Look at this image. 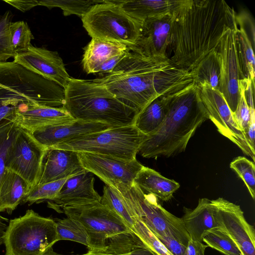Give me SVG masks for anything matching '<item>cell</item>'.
Returning <instances> with one entry per match:
<instances>
[{"mask_svg":"<svg viewBox=\"0 0 255 255\" xmlns=\"http://www.w3.org/2000/svg\"><path fill=\"white\" fill-rule=\"evenodd\" d=\"M194 75L169 58H147L129 50L112 71L93 80L138 112L155 98L187 87Z\"/></svg>","mask_w":255,"mask_h":255,"instance_id":"7a4b0ae2","label":"cell"},{"mask_svg":"<svg viewBox=\"0 0 255 255\" xmlns=\"http://www.w3.org/2000/svg\"><path fill=\"white\" fill-rule=\"evenodd\" d=\"M237 29L228 28L223 34L217 49L221 66L219 91L232 113L235 112L240 100V82L243 79L236 49Z\"/></svg>","mask_w":255,"mask_h":255,"instance_id":"9a60e30c","label":"cell"},{"mask_svg":"<svg viewBox=\"0 0 255 255\" xmlns=\"http://www.w3.org/2000/svg\"><path fill=\"white\" fill-rule=\"evenodd\" d=\"M31 188L20 175L5 168L0 180V212H11L22 202Z\"/></svg>","mask_w":255,"mask_h":255,"instance_id":"cb8c5ba5","label":"cell"},{"mask_svg":"<svg viewBox=\"0 0 255 255\" xmlns=\"http://www.w3.org/2000/svg\"><path fill=\"white\" fill-rule=\"evenodd\" d=\"M9 222L8 219L0 215V245L3 243L4 235Z\"/></svg>","mask_w":255,"mask_h":255,"instance_id":"bcb514c9","label":"cell"},{"mask_svg":"<svg viewBox=\"0 0 255 255\" xmlns=\"http://www.w3.org/2000/svg\"><path fill=\"white\" fill-rule=\"evenodd\" d=\"M57 242L55 221L28 210L9 221L3 243L5 255H43Z\"/></svg>","mask_w":255,"mask_h":255,"instance_id":"ba28073f","label":"cell"},{"mask_svg":"<svg viewBox=\"0 0 255 255\" xmlns=\"http://www.w3.org/2000/svg\"><path fill=\"white\" fill-rule=\"evenodd\" d=\"M113 188L122 196L133 218L141 220L156 237H172L187 247L190 237L182 219L166 210L155 196L146 194L134 183Z\"/></svg>","mask_w":255,"mask_h":255,"instance_id":"52a82bcc","label":"cell"},{"mask_svg":"<svg viewBox=\"0 0 255 255\" xmlns=\"http://www.w3.org/2000/svg\"><path fill=\"white\" fill-rule=\"evenodd\" d=\"M173 13L167 56L189 71L217 49L228 28H238L234 8L223 0H181Z\"/></svg>","mask_w":255,"mask_h":255,"instance_id":"6da1fadb","label":"cell"},{"mask_svg":"<svg viewBox=\"0 0 255 255\" xmlns=\"http://www.w3.org/2000/svg\"><path fill=\"white\" fill-rule=\"evenodd\" d=\"M183 212L181 219L190 239L194 241L202 242L208 232L218 227L214 217L211 201L207 198L200 199L194 209L184 207Z\"/></svg>","mask_w":255,"mask_h":255,"instance_id":"7402d4cb","label":"cell"},{"mask_svg":"<svg viewBox=\"0 0 255 255\" xmlns=\"http://www.w3.org/2000/svg\"><path fill=\"white\" fill-rule=\"evenodd\" d=\"M191 71L195 74L193 79L196 84L206 82L219 90L221 66L217 50L206 56Z\"/></svg>","mask_w":255,"mask_h":255,"instance_id":"83f0119b","label":"cell"},{"mask_svg":"<svg viewBox=\"0 0 255 255\" xmlns=\"http://www.w3.org/2000/svg\"><path fill=\"white\" fill-rule=\"evenodd\" d=\"M113 127L105 124L74 120L69 123L43 127L31 133L39 143L47 148L76 137Z\"/></svg>","mask_w":255,"mask_h":255,"instance_id":"ffe728a7","label":"cell"},{"mask_svg":"<svg viewBox=\"0 0 255 255\" xmlns=\"http://www.w3.org/2000/svg\"><path fill=\"white\" fill-rule=\"evenodd\" d=\"M176 92L161 96L149 103L137 113L133 126L146 135L155 131L164 121L169 102Z\"/></svg>","mask_w":255,"mask_h":255,"instance_id":"d4e9b609","label":"cell"},{"mask_svg":"<svg viewBox=\"0 0 255 255\" xmlns=\"http://www.w3.org/2000/svg\"><path fill=\"white\" fill-rule=\"evenodd\" d=\"M133 183L143 192L152 194L164 201L170 200L180 187V184L176 181L168 179L145 166L138 173Z\"/></svg>","mask_w":255,"mask_h":255,"instance_id":"484cf974","label":"cell"},{"mask_svg":"<svg viewBox=\"0 0 255 255\" xmlns=\"http://www.w3.org/2000/svg\"><path fill=\"white\" fill-rule=\"evenodd\" d=\"M65 89L14 62H0V128L36 106L59 108Z\"/></svg>","mask_w":255,"mask_h":255,"instance_id":"277c9868","label":"cell"},{"mask_svg":"<svg viewBox=\"0 0 255 255\" xmlns=\"http://www.w3.org/2000/svg\"><path fill=\"white\" fill-rule=\"evenodd\" d=\"M146 137V135L133 125L113 127L76 137L52 147L130 161L136 159L139 147Z\"/></svg>","mask_w":255,"mask_h":255,"instance_id":"9c48e42d","label":"cell"},{"mask_svg":"<svg viewBox=\"0 0 255 255\" xmlns=\"http://www.w3.org/2000/svg\"><path fill=\"white\" fill-rule=\"evenodd\" d=\"M68 178L44 184H37L31 188L22 202L34 203L43 200H53Z\"/></svg>","mask_w":255,"mask_h":255,"instance_id":"d590c367","label":"cell"},{"mask_svg":"<svg viewBox=\"0 0 255 255\" xmlns=\"http://www.w3.org/2000/svg\"><path fill=\"white\" fill-rule=\"evenodd\" d=\"M104 0H39V5L48 8L59 7L63 10V14L68 16L75 14L84 16L94 5Z\"/></svg>","mask_w":255,"mask_h":255,"instance_id":"d6a6232c","label":"cell"},{"mask_svg":"<svg viewBox=\"0 0 255 255\" xmlns=\"http://www.w3.org/2000/svg\"><path fill=\"white\" fill-rule=\"evenodd\" d=\"M101 203L119 216L133 231L134 220L123 198L116 189L108 185L105 186Z\"/></svg>","mask_w":255,"mask_h":255,"instance_id":"4dcf8cb0","label":"cell"},{"mask_svg":"<svg viewBox=\"0 0 255 255\" xmlns=\"http://www.w3.org/2000/svg\"><path fill=\"white\" fill-rule=\"evenodd\" d=\"M61 212L83 224L89 237V252L130 255L145 246L119 216L101 202L65 207Z\"/></svg>","mask_w":255,"mask_h":255,"instance_id":"5b68a950","label":"cell"},{"mask_svg":"<svg viewBox=\"0 0 255 255\" xmlns=\"http://www.w3.org/2000/svg\"><path fill=\"white\" fill-rule=\"evenodd\" d=\"M12 16L11 11L7 10L0 18V62L14 58L16 53L11 45L10 35Z\"/></svg>","mask_w":255,"mask_h":255,"instance_id":"8d00e7d4","label":"cell"},{"mask_svg":"<svg viewBox=\"0 0 255 255\" xmlns=\"http://www.w3.org/2000/svg\"><path fill=\"white\" fill-rule=\"evenodd\" d=\"M19 126L12 123L0 128V180L5 170V160Z\"/></svg>","mask_w":255,"mask_h":255,"instance_id":"f35d334b","label":"cell"},{"mask_svg":"<svg viewBox=\"0 0 255 255\" xmlns=\"http://www.w3.org/2000/svg\"><path fill=\"white\" fill-rule=\"evenodd\" d=\"M84 170L77 152L49 147L43 158L37 184L68 178Z\"/></svg>","mask_w":255,"mask_h":255,"instance_id":"d6986e66","label":"cell"},{"mask_svg":"<svg viewBox=\"0 0 255 255\" xmlns=\"http://www.w3.org/2000/svg\"><path fill=\"white\" fill-rule=\"evenodd\" d=\"M207 247V245L203 244L202 242L190 239L182 255H205Z\"/></svg>","mask_w":255,"mask_h":255,"instance_id":"7bdbcfd3","label":"cell"},{"mask_svg":"<svg viewBox=\"0 0 255 255\" xmlns=\"http://www.w3.org/2000/svg\"><path fill=\"white\" fill-rule=\"evenodd\" d=\"M157 238L173 255H182L186 248L181 242L174 237L163 236Z\"/></svg>","mask_w":255,"mask_h":255,"instance_id":"b9f144b4","label":"cell"},{"mask_svg":"<svg viewBox=\"0 0 255 255\" xmlns=\"http://www.w3.org/2000/svg\"><path fill=\"white\" fill-rule=\"evenodd\" d=\"M78 155L83 167L96 175L107 185H130L144 166L136 159L128 161L102 154L80 152Z\"/></svg>","mask_w":255,"mask_h":255,"instance_id":"5bb4252c","label":"cell"},{"mask_svg":"<svg viewBox=\"0 0 255 255\" xmlns=\"http://www.w3.org/2000/svg\"><path fill=\"white\" fill-rule=\"evenodd\" d=\"M203 242L225 255H243L237 245L221 228L217 227L208 232Z\"/></svg>","mask_w":255,"mask_h":255,"instance_id":"1f68e13d","label":"cell"},{"mask_svg":"<svg viewBox=\"0 0 255 255\" xmlns=\"http://www.w3.org/2000/svg\"><path fill=\"white\" fill-rule=\"evenodd\" d=\"M75 120L63 108L36 106L19 113L15 123L32 133L40 128Z\"/></svg>","mask_w":255,"mask_h":255,"instance_id":"44dd1931","label":"cell"},{"mask_svg":"<svg viewBox=\"0 0 255 255\" xmlns=\"http://www.w3.org/2000/svg\"><path fill=\"white\" fill-rule=\"evenodd\" d=\"M211 201L218 227L233 240L243 255H255V230L240 206L221 197Z\"/></svg>","mask_w":255,"mask_h":255,"instance_id":"4fadbf2b","label":"cell"},{"mask_svg":"<svg viewBox=\"0 0 255 255\" xmlns=\"http://www.w3.org/2000/svg\"><path fill=\"white\" fill-rule=\"evenodd\" d=\"M94 174L88 170L69 177L48 206L61 212L65 207L101 202V196L94 188Z\"/></svg>","mask_w":255,"mask_h":255,"instance_id":"ac0fdd59","label":"cell"},{"mask_svg":"<svg viewBox=\"0 0 255 255\" xmlns=\"http://www.w3.org/2000/svg\"><path fill=\"white\" fill-rule=\"evenodd\" d=\"M120 0H104L94 5L82 18L92 38L123 44L129 47L139 35L142 21L128 14Z\"/></svg>","mask_w":255,"mask_h":255,"instance_id":"30bf717a","label":"cell"},{"mask_svg":"<svg viewBox=\"0 0 255 255\" xmlns=\"http://www.w3.org/2000/svg\"><path fill=\"white\" fill-rule=\"evenodd\" d=\"M82 60L83 70L87 74L98 73L99 68L111 57L129 50L124 44L92 38L84 48Z\"/></svg>","mask_w":255,"mask_h":255,"instance_id":"603a6c76","label":"cell"},{"mask_svg":"<svg viewBox=\"0 0 255 255\" xmlns=\"http://www.w3.org/2000/svg\"><path fill=\"white\" fill-rule=\"evenodd\" d=\"M236 20L238 27L245 31L255 48V26L252 16L248 11L242 10L238 14H236Z\"/></svg>","mask_w":255,"mask_h":255,"instance_id":"60d3db41","label":"cell"},{"mask_svg":"<svg viewBox=\"0 0 255 255\" xmlns=\"http://www.w3.org/2000/svg\"><path fill=\"white\" fill-rule=\"evenodd\" d=\"M3 1L24 12L39 5V0H3Z\"/></svg>","mask_w":255,"mask_h":255,"instance_id":"f6af8a7d","label":"cell"},{"mask_svg":"<svg viewBox=\"0 0 255 255\" xmlns=\"http://www.w3.org/2000/svg\"><path fill=\"white\" fill-rule=\"evenodd\" d=\"M240 100L235 112L232 114L238 126L246 135L251 120V113L250 107L246 101L243 89L240 84Z\"/></svg>","mask_w":255,"mask_h":255,"instance_id":"ab89813d","label":"cell"},{"mask_svg":"<svg viewBox=\"0 0 255 255\" xmlns=\"http://www.w3.org/2000/svg\"><path fill=\"white\" fill-rule=\"evenodd\" d=\"M127 51L124 53L113 56L107 60L99 68L98 73L103 75L110 73L124 58Z\"/></svg>","mask_w":255,"mask_h":255,"instance_id":"ee69618b","label":"cell"},{"mask_svg":"<svg viewBox=\"0 0 255 255\" xmlns=\"http://www.w3.org/2000/svg\"><path fill=\"white\" fill-rule=\"evenodd\" d=\"M208 119L194 82L173 95L162 124L146 135L138 153L144 158L169 157L184 151L197 129Z\"/></svg>","mask_w":255,"mask_h":255,"instance_id":"3957f363","label":"cell"},{"mask_svg":"<svg viewBox=\"0 0 255 255\" xmlns=\"http://www.w3.org/2000/svg\"><path fill=\"white\" fill-rule=\"evenodd\" d=\"M75 120L114 127L133 125L138 112L93 80L71 78L65 88L63 107Z\"/></svg>","mask_w":255,"mask_h":255,"instance_id":"8992f818","label":"cell"},{"mask_svg":"<svg viewBox=\"0 0 255 255\" xmlns=\"http://www.w3.org/2000/svg\"><path fill=\"white\" fill-rule=\"evenodd\" d=\"M14 61L27 69L53 81L65 88L71 77L66 70L62 58L56 51L31 44L18 50Z\"/></svg>","mask_w":255,"mask_h":255,"instance_id":"e0dca14e","label":"cell"},{"mask_svg":"<svg viewBox=\"0 0 255 255\" xmlns=\"http://www.w3.org/2000/svg\"><path fill=\"white\" fill-rule=\"evenodd\" d=\"M55 222L58 241H71L88 248L89 237L85 227L80 221L67 217L63 219H58Z\"/></svg>","mask_w":255,"mask_h":255,"instance_id":"f546056e","label":"cell"},{"mask_svg":"<svg viewBox=\"0 0 255 255\" xmlns=\"http://www.w3.org/2000/svg\"><path fill=\"white\" fill-rule=\"evenodd\" d=\"M46 149L31 132L19 126L6 154L5 168L20 175L32 188L38 184Z\"/></svg>","mask_w":255,"mask_h":255,"instance_id":"8fae6325","label":"cell"},{"mask_svg":"<svg viewBox=\"0 0 255 255\" xmlns=\"http://www.w3.org/2000/svg\"><path fill=\"white\" fill-rule=\"evenodd\" d=\"M236 49L242 79L255 81L254 48L245 31L238 27L236 31Z\"/></svg>","mask_w":255,"mask_h":255,"instance_id":"f1b7e54d","label":"cell"},{"mask_svg":"<svg viewBox=\"0 0 255 255\" xmlns=\"http://www.w3.org/2000/svg\"><path fill=\"white\" fill-rule=\"evenodd\" d=\"M173 11L151 17L142 21L139 35L130 51L152 58H167Z\"/></svg>","mask_w":255,"mask_h":255,"instance_id":"2e32d148","label":"cell"},{"mask_svg":"<svg viewBox=\"0 0 255 255\" xmlns=\"http://www.w3.org/2000/svg\"><path fill=\"white\" fill-rule=\"evenodd\" d=\"M133 232L154 255H173L139 218H134Z\"/></svg>","mask_w":255,"mask_h":255,"instance_id":"836d02e7","label":"cell"},{"mask_svg":"<svg viewBox=\"0 0 255 255\" xmlns=\"http://www.w3.org/2000/svg\"><path fill=\"white\" fill-rule=\"evenodd\" d=\"M10 40L15 52L28 47L34 39L27 23L23 20L12 22L10 25Z\"/></svg>","mask_w":255,"mask_h":255,"instance_id":"74e56055","label":"cell"},{"mask_svg":"<svg viewBox=\"0 0 255 255\" xmlns=\"http://www.w3.org/2000/svg\"><path fill=\"white\" fill-rule=\"evenodd\" d=\"M230 167L244 181L252 198L255 197V166L252 161L244 156H238L233 160Z\"/></svg>","mask_w":255,"mask_h":255,"instance_id":"e575fe53","label":"cell"},{"mask_svg":"<svg viewBox=\"0 0 255 255\" xmlns=\"http://www.w3.org/2000/svg\"><path fill=\"white\" fill-rule=\"evenodd\" d=\"M181 0H120L123 10L132 17L142 21L144 19L173 11Z\"/></svg>","mask_w":255,"mask_h":255,"instance_id":"4316f807","label":"cell"},{"mask_svg":"<svg viewBox=\"0 0 255 255\" xmlns=\"http://www.w3.org/2000/svg\"><path fill=\"white\" fill-rule=\"evenodd\" d=\"M43 255H63L58 254L53 251L52 248L49 249L45 253H44ZM107 255L106 254L103 253H93L88 251V252L86 254L83 255Z\"/></svg>","mask_w":255,"mask_h":255,"instance_id":"7dc6e473","label":"cell"},{"mask_svg":"<svg viewBox=\"0 0 255 255\" xmlns=\"http://www.w3.org/2000/svg\"><path fill=\"white\" fill-rule=\"evenodd\" d=\"M196 84L209 118L215 125L218 132L235 144L254 162L255 151L252 149L244 132L236 124L222 94L206 82Z\"/></svg>","mask_w":255,"mask_h":255,"instance_id":"7c38bea8","label":"cell"}]
</instances>
